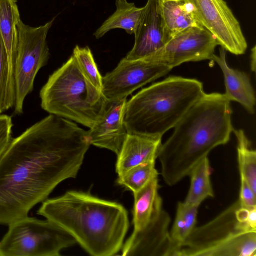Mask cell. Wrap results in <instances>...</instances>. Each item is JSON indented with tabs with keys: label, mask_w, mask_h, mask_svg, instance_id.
Returning a JSON list of instances; mask_svg holds the SVG:
<instances>
[{
	"label": "cell",
	"mask_w": 256,
	"mask_h": 256,
	"mask_svg": "<svg viewBox=\"0 0 256 256\" xmlns=\"http://www.w3.org/2000/svg\"><path fill=\"white\" fill-rule=\"evenodd\" d=\"M170 222V215L163 210L142 229L134 230L122 246V256H176L178 250L169 230Z\"/></svg>",
	"instance_id": "obj_12"
},
{
	"label": "cell",
	"mask_w": 256,
	"mask_h": 256,
	"mask_svg": "<svg viewBox=\"0 0 256 256\" xmlns=\"http://www.w3.org/2000/svg\"><path fill=\"white\" fill-rule=\"evenodd\" d=\"M198 207L184 202L178 204L176 218L170 231L172 241L178 250L176 256L181 246L196 227Z\"/></svg>",
	"instance_id": "obj_22"
},
{
	"label": "cell",
	"mask_w": 256,
	"mask_h": 256,
	"mask_svg": "<svg viewBox=\"0 0 256 256\" xmlns=\"http://www.w3.org/2000/svg\"><path fill=\"white\" fill-rule=\"evenodd\" d=\"M134 34V46L124 58L128 60L148 58L161 49L170 40L163 24L158 0H148Z\"/></svg>",
	"instance_id": "obj_13"
},
{
	"label": "cell",
	"mask_w": 256,
	"mask_h": 256,
	"mask_svg": "<svg viewBox=\"0 0 256 256\" xmlns=\"http://www.w3.org/2000/svg\"><path fill=\"white\" fill-rule=\"evenodd\" d=\"M165 30L170 39L188 28H204L184 0H158Z\"/></svg>",
	"instance_id": "obj_18"
},
{
	"label": "cell",
	"mask_w": 256,
	"mask_h": 256,
	"mask_svg": "<svg viewBox=\"0 0 256 256\" xmlns=\"http://www.w3.org/2000/svg\"><path fill=\"white\" fill-rule=\"evenodd\" d=\"M72 56L84 76L95 87L102 91L103 77L99 72L90 48L77 46L74 50Z\"/></svg>",
	"instance_id": "obj_26"
},
{
	"label": "cell",
	"mask_w": 256,
	"mask_h": 256,
	"mask_svg": "<svg viewBox=\"0 0 256 256\" xmlns=\"http://www.w3.org/2000/svg\"><path fill=\"white\" fill-rule=\"evenodd\" d=\"M238 200L242 207L248 209L256 208V193L242 178H240V189Z\"/></svg>",
	"instance_id": "obj_28"
},
{
	"label": "cell",
	"mask_w": 256,
	"mask_h": 256,
	"mask_svg": "<svg viewBox=\"0 0 256 256\" xmlns=\"http://www.w3.org/2000/svg\"><path fill=\"white\" fill-rule=\"evenodd\" d=\"M20 20L16 0H0V33L7 51L14 80L16 45V26Z\"/></svg>",
	"instance_id": "obj_20"
},
{
	"label": "cell",
	"mask_w": 256,
	"mask_h": 256,
	"mask_svg": "<svg viewBox=\"0 0 256 256\" xmlns=\"http://www.w3.org/2000/svg\"><path fill=\"white\" fill-rule=\"evenodd\" d=\"M90 145L86 131L53 114L13 138L0 159V224L28 216L58 184L75 178Z\"/></svg>",
	"instance_id": "obj_1"
},
{
	"label": "cell",
	"mask_w": 256,
	"mask_h": 256,
	"mask_svg": "<svg viewBox=\"0 0 256 256\" xmlns=\"http://www.w3.org/2000/svg\"><path fill=\"white\" fill-rule=\"evenodd\" d=\"M226 50L222 48L220 56L214 54L212 60L216 62L222 72L226 98L230 101L240 104L248 112L255 111L256 96L248 76L244 72L231 68L226 62Z\"/></svg>",
	"instance_id": "obj_16"
},
{
	"label": "cell",
	"mask_w": 256,
	"mask_h": 256,
	"mask_svg": "<svg viewBox=\"0 0 256 256\" xmlns=\"http://www.w3.org/2000/svg\"><path fill=\"white\" fill-rule=\"evenodd\" d=\"M42 108L89 128L104 114L108 100L84 76L74 57L51 74L42 88Z\"/></svg>",
	"instance_id": "obj_6"
},
{
	"label": "cell",
	"mask_w": 256,
	"mask_h": 256,
	"mask_svg": "<svg viewBox=\"0 0 256 256\" xmlns=\"http://www.w3.org/2000/svg\"><path fill=\"white\" fill-rule=\"evenodd\" d=\"M116 10L96 30V39L104 36L109 31L116 28L124 30L130 34H134L140 21L144 7L138 8L126 0H116Z\"/></svg>",
	"instance_id": "obj_19"
},
{
	"label": "cell",
	"mask_w": 256,
	"mask_h": 256,
	"mask_svg": "<svg viewBox=\"0 0 256 256\" xmlns=\"http://www.w3.org/2000/svg\"><path fill=\"white\" fill-rule=\"evenodd\" d=\"M126 98L109 101L104 114L87 131L91 145L119 154L128 134L124 124Z\"/></svg>",
	"instance_id": "obj_14"
},
{
	"label": "cell",
	"mask_w": 256,
	"mask_h": 256,
	"mask_svg": "<svg viewBox=\"0 0 256 256\" xmlns=\"http://www.w3.org/2000/svg\"><path fill=\"white\" fill-rule=\"evenodd\" d=\"M15 92L7 51L0 33V114L14 107Z\"/></svg>",
	"instance_id": "obj_24"
},
{
	"label": "cell",
	"mask_w": 256,
	"mask_h": 256,
	"mask_svg": "<svg viewBox=\"0 0 256 256\" xmlns=\"http://www.w3.org/2000/svg\"><path fill=\"white\" fill-rule=\"evenodd\" d=\"M171 70L146 58L130 61L124 58L103 77L102 92L109 101L126 98L138 89L166 76Z\"/></svg>",
	"instance_id": "obj_11"
},
{
	"label": "cell",
	"mask_w": 256,
	"mask_h": 256,
	"mask_svg": "<svg viewBox=\"0 0 256 256\" xmlns=\"http://www.w3.org/2000/svg\"><path fill=\"white\" fill-rule=\"evenodd\" d=\"M238 141V158L240 178H243L256 193V152L250 148V142L244 132L236 130Z\"/></svg>",
	"instance_id": "obj_23"
},
{
	"label": "cell",
	"mask_w": 256,
	"mask_h": 256,
	"mask_svg": "<svg viewBox=\"0 0 256 256\" xmlns=\"http://www.w3.org/2000/svg\"><path fill=\"white\" fill-rule=\"evenodd\" d=\"M188 176L190 177V186L184 202L200 206L206 198L214 197L208 157L201 160Z\"/></svg>",
	"instance_id": "obj_21"
},
{
	"label": "cell",
	"mask_w": 256,
	"mask_h": 256,
	"mask_svg": "<svg viewBox=\"0 0 256 256\" xmlns=\"http://www.w3.org/2000/svg\"><path fill=\"white\" fill-rule=\"evenodd\" d=\"M54 18L44 25L32 27L20 20L16 26V45L14 67V112L22 114L26 97L34 90L39 70L50 56L47 36Z\"/></svg>",
	"instance_id": "obj_8"
},
{
	"label": "cell",
	"mask_w": 256,
	"mask_h": 256,
	"mask_svg": "<svg viewBox=\"0 0 256 256\" xmlns=\"http://www.w3.org/2000/svg\"><path fill=\"white\" fill-rule=\"evenodd\" d=\"M160 188L156 176L140 190L133 193L134 230L142 229L163 210L162 200L158 193Z\"/></svg>",
	"instance_id": "obj_17"
},
{
	"label": "cell",
	"mask_w": 256,
	"mask_h": 256,
	"mask_svg": "<svg viewBox=\"0 0 256 256\" xmlns=\"http://www.w3.org/2000/svg\"><path fill=\"white\" fill-rule=\"evenodd\" d=\"M218 46L208 30L194 27L176 34L161 49L144 58L172 70L186 62L212 60Z\"/></svg>",
	"instance_id": "obj_10"
},
{
	"label": "cell",
	"mask_w": 256,
	"mask_h": 256,
	"mask_svg": "<svg viewBox=\"0 0 256 256\" xmlns=\"http://www.w3.org/2000/svg\"><path fill=\"white\" fill-rule=\"evenodd\" d=\"M12 120L11 116L0 114V159L12 140Z\"/></svg>",
	"instance_id": "obj_27"
},
{
	"label": "cell",
	"mask_w": 256,
	"mask_h": 256,
	"mask_svg": "<svg viewBox=\"0 0 256 256\" xmlns=\"http://www.w3.org/2000/svg\"><path fill=\"white\" fill-rule=\"evenodd\" d=\"M118 175V184L134 193L158 176V173L156 168V161H152L136 166Z\"/></svg>",
	"instance_id": "obj_25"
},
{
	"label": "cell",
	"mask_w": 256,
	"mask_h": 256,
	"mask_svg": "<svg viewBox=\"0 0 256 256\" xmlns=\"http://www.w3.org/2000/svg\"><path fill=\"white\" fill-rule=\"evenodd\" d=\"M37 214L64 229L94 256L118 253L129 228L128 213L122 204L76 190L46 199Z\"/></svg>",
	"instance_id": "obj_3"
},
{
	"label": "cell",
	"mask_w": 256,
	"mask_h": 256,
	"mask_svg": "<svg viewBox=\"0 0 256 256\" xmlns=\"http://www.w3.org/2000/svg\"><path fill=\"white\" fill-rule=\"evenodd\" d=\"M202 26L211 33L218 45L236 55L244 54L248 42L240 24L224 0H184Z\"/></svg>",
	"instance_id": "obj_9"
},
{
	"label": "cell",
	"mask_w": 256,
	"mask_h": 256,
	"mask_svg": "<svg viewBox=\"0 0 256 256\" xmlns=\"http://www.w3.org/2000/svg\"><path fill=\"white\" fill-rule=\"evenodd\" d=\"M196 79L170 76L127 101L124 124L128 134L162 137L204 94Z\"/></svg>",
	"instance_id": "obj_4"
},
{
	"label": "cell",
	"mask_w": 256,
	"mask_h": 256,
	"mask_svg": "<svg viewBox=\"0 0 256 256\" xmlns=\"http://www.w3.org/2000/svg\"><path fill=\"white\" fill-rule=\"evenodd\" d=\"M230 102L224 94H206L174 128L158 158L164 180L174 186L216 147L226 144L234 128Z\"/></svg>",
	"instance_id": "obj_2"
},
{
	"label": "cell",
	"mask_w": 256,
	"mask_h": 256,
	"mask_svg": "<svg viewBox=\"0 0 256 256\" xmlns=\"http://www.w3.org/2000/svg\"><path fill=\"white\" fill-rule=\"evenodd\" d=\"M177 256H256V208L242 207L238 200L196 226Z\"/></svg>",
	"instance_id": "obj_5"
},
{
	"label": "cell",
	"mask_w": 256,
	"mask_h": 256,
	"mask_svg": "<svg viewBox=\"0 0 256 256\" xmlns=\"http://www.w3.org/2000/svg\"><path fill=\"white\" fill-rule=\"evenodd\" d=\"M76 243L54 222L28 216L8 225L0 241V256H59Z\"/></svg>",
	"instance_id": "obj_7"
},
{
	"label": "cell",
	"mask_w": 256,
	"mask_h": 256,
	"mask_svg": "<svg viewBox=\"0 0 256 256\" xmlns=\"http://www.w3.org/2000/svg\"><path fill=\"white\" fill-rule=\"evenodd\" d=\"M256 48L254 46L252 50V54L250 56V66L251 70L252 72L256 70Z\"/></svg>",
	"instance_id": "obj_29"
},
{
	"label": "cell",
	"mask_w": 256,
	"mask_h": 256,
	"mask_svg": "<svg viewBox=\"0 0 256 256\" xmlns=\"http://www.w3.org/2000/svg\"><path fill=\"white\" fill-rule=\"evenodd\" d=\"M162 144V137L128 134L117 156L116 173L120 174L138 164L156 161Z\"/></svg>",
	"instance_id": "obj_15"
}]
</instances>
